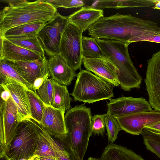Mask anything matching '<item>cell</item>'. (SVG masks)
I'll list each match as a JSON object with an SVG mask.
<instances>
[{"label":"cell","mask_w":160,"mask_h":160,"mask_svg":"<svg viewBox=\"0 0 160 160\" xmlns=\"http://www.w3.org/2000/svg\"><path fill=\"white\" fill-rule=\"evenodd\" d=\"M87 160H100V158H97L92 157H90Z\"/></svg>","instance_id":"41"},{"label":"cell","mask_w":160,"mask_h":160,"mask_svg":"<svg viewBox=\"0 0 160 160\" xmlns=\"http://www.w3.org/2000/svg\"><path fill=\"white\" fill-rule=\"evenodd\" d=\"M100 160H145L130 149L121 145L109 143L105 148Z\"/></svg>","instance_id":"20"},{"label":"cell","mask_w":160,"mask_h":160,"mask_svg":"<svg viewBox=\"0 0 160 160\" xmlns=\"http://www.w3.org/2000/svg\"><path fill=\"white\" fill-rule=\"evenodd\" d=\"M1 99L7 102L11 98V94L9 91L5 86L0 85Z\"/></svg>","instance_id":"35"},{"label":"cell","mask_w":160,"mask_h":160,"mask_svg":"<svg viewBox=\"0 0 160 160\" xmlns=\"http://www.w3.org/2000/svg\"><path fill=\"white\" fill-rule=\"evenodd\" d=\"M90 108L84 104L67 111L65 121L69 145L80 160H83L92 134Z\"/></svg>","instance_id":"4"},{"label":"cell","mask_w":160,"mask_h":160,"mask_svg":"<svg viewBox=\"0 0 160 160\" xmlns=\"http://www.w3.org/2000/svg\"><path fill=\"white\" fill-rule=\"evenodd\" d=\"M8 61L22 77L32 86L36 79L49 73L48 60L45 57L42 60Z\"/></svg>","instance_id":"15"},{"label":"cell","mask_w":160,"mask_h":160,"mask_svg":"<svg viewBox=\"0 0 160 160\" xmlns=\"http://www.w3.org/2000/svg\"><path fill=\"white\" fill-rule=\"evenodd\" d=\"M38 137L34 155H37L38 157H49L59 160L56 154L52 148L48 140L38 128Z\"/></svg>","instance_id":"28"},{"label":"cell","mask_w":160,"mask_h":160,"mask_svg":"<svg viewBox=\"0 0 160 160\" xmlns=\"http://www.w3.org/2000/svg\"><path fill=\"white\" fill-rule=\"evenodd\" d=\"M106 114H96L92 117V133L98 136L103 135L105 131L106 124L105 117Z\"/></svg>","instance_id":"31"},{"label":"cell","mask_w":160,"mask_h":160,"mask_svg":"<svg viewBox=\"0 0 160 160\" xmlns=\"http://www.w3.org/2000/svg\"><path fill=\"white\" fill-rule=\"evenodd\" d=\"M54 7L58 8H65L82 7L85 5L83 0H46Z\"/></svg>","instance_id":"32"},{"label":"cell","mask_w":160,"mask_h":160,"mask_svg":"<svg viewBox=\"0 0 160 160\" xmlns=\"http://www.w3.org/2000/svg\"><path fill=\"white\" fill-rule=\"evenodd\" d=\"M106 56L116 67L120 86L124 91L139 88L142 77L139 74L130 56L128 44L117 41L96 39Z\"/></svg>","instance_id":"3"},{"label":"cell","mask_w":160,"mask_h":160,"mask_svg":"<svg viewBox=\"0 0 160 160\" xmlns=\"http://www.w3.org/2000/svg\"><path fill=\"white\" fill-rule=\"evenodd\" d=\"M7 159V160H13L11 158L8 157L7 155L6 154L4 156ZM38 156L37 155H34L33 156H32V157L31 158L28 159H21L20 160H34L36 157H38Z\"/></svg>","instance_id":"38"},{"label":"cell","mask_w":160,"mask_h":160,"mask_svg":"<svg viewBox=\"0 0 160 160\" xmlns=\"http://www.w3.org/2000/svg\"><path fill=\"white\" fill-rule=\"evenodd\" d=\"M83 32L75 26L68 22L61 38L60 53L75 72L81 69L82 63V39Z\"/></svg>","instance_id":"8"},{"label":"cell","mask_w":160,"mask_h":160,"mask_svg":"<svg viewBox=\"0 0 160 160\" xmlns=\"http://www.w3.org/2000/svg\"><path fill=\"white\" fill-rule=\"evenodd\" d=\"M0 85L5 87L9 91L12 99L22 119L27 118L32 119L29 99L26 92L27 89L23 85L12 80L5 79L0 80Z\"/></svg>","instance_id":"16"},{"label":"cell","mask_w":160,"mask_h":160,"mask_svg":"<svg viewBox=\"0 0 160 160\" xmlns=\"http://www.w3.org/2000/svg\"><path fill=\"white\" fill-rule=\"evenodd\" d=\"M108 102V111L115 118L133 113L152 110L149 102L143 97H122Z\"/></svg>","instance_id":"12"},{"label":"cell","mask_w":160,"mask_h":160,"mask_svg":"<svg viewBox=\"0 0 160 160\" xmlns=\"http://www.w3.org/2000/svg\"><path fill=\"white\" fill-rule=\"evenodd\" d=\"M141 135L147 149L160 158V143L144 134Z\"/></svg>","instance_id":"33"},{"label":"cell","mask_w":160,"mask_h":160,"mask_svg":"<svg viewBox=\"0 0 160 160\" xmlns=\"http://www.w3.org/2000/svg\"><path fill=\"white\" fill-rule=\"evenodd\" d=\"M82 42L83 58L89 59L109 58L106 56L96 39L82 36Z\"/></svg>","instance_id":"25"},{"label":"cell","mask_w":160,"mask_h":160,"mask_svg":"<svg viewBox=\"0 0 160 160\" xmlns=\"http://www.w3.org/2000/svg\"><path fill=\"white\" fill-rule=\"evenodd\" d=\"M45 23L43 22H36L18 25L7 30L0 37L7 39L37 36L39 30Z\"/></svg>","instance_id":"22"},{"label":"cell","mask_w":160,"mask_h":160,"mask_svg":"<svg viewBox=\"0 0 160 160\" xmlns=\"http://www.w3.org/2000/svg\"><path fill=\"white\" fill-rule=\"evenodd\" d=\"M145 134L147 136L160 143V135L154 133L149 130L147 131Z\"/></svg>","instance_id":"37"},{"label":"cell","mask_w":160,"mask_h":160,"mask_svg":"<svg viewBox=\"0 0 160 160\" xmlns=\"http://www.w3.org/2000/svg\"><path fill=\"white\" fill-rule=\"evenodd\" d=\"M38 158L40 160H59L54 158L49 157H38Z\"/></svg>","instance_id":"40"},{"label":"cell","mask_w":160,"mask_h":160,"mask_svg":"<svg viewBox=\"0 0 160 160\" xmlns=\"http://www.w3.org/2000/svg\"><path fill=\"white\" fill-rule=\"evenodd\" d=\"M9 79L23 85L27 89L33 90L32 86L25 80L13 67L9 62L0 59V80Z\"/></svg>","instance_id":"24"},{"label":"cell","mask_w":160,"mask_h":160,"mask_svg":"<svg viewBox=\"0 0 160 160\" xmlns=\"http://www.w3.org/2000/svg\"><path fill=\"white\" fill-rule=\"evenodd\" d=\"M68 23L67 17L57 12L51 20L45 23L38 32L37 36L45 53L50 58L60 53L61 38Z\"/></svg>","instance_id":"9"},{"label":"cell","mask_w":160,"mask_h":160,"mask_svg":"<svg viewBox=\"0 0 160 160\" xmlns=\"http://www.w3.org/2000/svg\"><path fill=\"white\" fill-rule=\"evenodd\" d=\"M70 95L75 101L93 103L114 97L113 86L87 70L80 69Z\"/></svg>","instance_id":"5"},{"label":"cell","mask_w":160,"mask_h":160,"mask_svg":"<svg viewBox=\"0 0 160 160\" xmlns=\"http://www.w3.org/2000/svg\"><path fill=\"white\" fill-rule=\"evenodd\" d=\"M0 160H7V159L4 157L0 158Z\"/></svg>","instance_id":"42"},{"label":"cell","mask_w":160,"mask_h":160,"mask_svg":"<svg viewBox=\"0 0 160 160\" xmlns=\"http://www.w3.org/2000/svg\"><path fill=\"white\" fill-rule=\"evenodd\" d=\"M82 63L86 70L93 72L114 86L120 85L117 75L118 69L110 58H83Z\"/></svg>","instance_id":"14"},{"label":"cell","mask_w":160,"mask_h":160,"mask_svg":"<svg viewBox=\"0 0 160 160\" xmlns=\"http://www.w3.org/2000/svg\"><path fill=\"white\" fill-rule=\"evenodd\" d=\"M152 8L154 9L160 10V0H157L155 4L152 7Z\"/></svg>","instance_id":"39"},{"label":"cell","mask_w":160,"mask_h":160,"mask_svg":"<svg viewBox=\"0 0 160 160\" xmlns=\"http://www.w3.org/2000/svg\"><path fill=\"white\" fill-rule=\"evenodd\" d=\"M48 63L51 78L61 85H70L77 75L60 53L50 58Z\"/></svg>","instance_id":"17"},{"label":"cell","mask_w":160,"mask_h":160,"mask_svg":"<svg viewBox=\"0 0 160 160\" xmlns=\"http://www.w3.org/2000/svg\"><path fill=\"white\" fill-rule=\"evenodd\" d=\"M144 81L152 108L160 111V50L148 60Z\"/></svg>","instance_id":"10"},{"label":"cell","mask_w":160,"mask_h":160,"mask_svg":"<svg viewBox=\"0 0 160 160\" xmlns=\"http://www.w3.org/2000/svg\"><path fill=\"white\" fill-rule=\"evenodd\" d=\"M145 128L152 132L160 135V121Z\"/></svg>","instance_id":"36"},{"label":"cell","mask_w":160,"mask_h":160,"mask_svg":"<svg viewBox=\"0 0 160 160\" xmlns=\"http://www.w3.org/2000/svg\"><path fill=\"white\" fill-rule=\"evenodd\" d=\"M50 77L49 72L47 74L38 78L34 81L32 85L33 91L36 93L37 91L42 86L43 82Z\"/></svg>","instance_id":"34"},{"label":"cell","mask_w":160,"mask_h":160,"mask_svg":"<svg viewBox=\"0 0 160 160\" xmlns=\"http://www.w3.org/2000/svg\"><path fill=\"white\" fill-rule=\"evenodd\" d=\"M52 81L54 87L52 106L65 112L71 108L72 100L67 86L61 85L53 79Z\"/></svg>","instance_id":"23"},{"label":"cell","mask_w":160,"mask_h":160,"mask_svg":"<svg viewBox=\"0 0 160 160\" xmlns=\"http://www.w3.org/2000/svg\"><path fill=\"white\" fill-rule=\"evenodd\" d=\"M0 59L10 61L42 60L44 58L34 52L16 45L6 38L0 37Z\"/></svg>","instance_id":"18"},{"label":"cell","mask_w":160,"mask_h":160,"mask_svg":"<svg viewBox=\"0 0 160 160\" xmlns=\"http://www.w3.org/2000/svg\"><path fill=\"white\" fill-rule=\"evenodd\" d=\"M104 17L102 10L92 6H84L67 17L68 22L77 27L83 32L98 19Z\"/></svg>","instance_id":"19"},{"label":"cell","mask_w":160,"mask_h":160,"mask_svg":"<svg viewBox=\"0 0 160 160\" xmlns=\"http://www.w3.org/2000/svg\"><path fill=\"white\" fill-rule=\"evenodd\" d=\"M36 93L46 105L52 106L54 87L52 79H48L37 91Z\"/></svg>","instance_id":"30"},{"label":"cell","mask_w":160,"mask_h":160,"mask_svg":"<svg viewBox=\"0 0 160 160\" xmlns=\"http://www.w3.org/2000/svg\"><path fill=\"white\" fill-rule=\"evenodd\" d=\"M105 121L108 141L110 143H113L117 139L121 129L116 118L108 112L106 113Z\"/></svg>","instance_id":"29"},{"label":"cell","mask_w":160,"mask_h":160,"mask_svg":"<svg viewBox=\"0 0 160 160\" xmlns=\"http://www.w3.org/2000/svg\"><path fill=\"white\" fill-rule=\"evenodd\" d=\"M38 137L36 122L30 118L22 120L18 125L6 154L13 160L31 158L34 155Z\"/></svg>","instance_id":"6"},{"label":"cell","mask_w":160,"mask_h":160,"mask_svg":"<svg viewBox=\"0 0 160 160\" xmlns=\"http://www.w3.org/2000/svg\"><path fill=\"white\" fill-rule=\"evenodd\" d=\"M88 31V35L95 39L117 41L129 45L141 37L160 35L157 23L119 13L102 17Z\"/></svg>","instance_id":"1"},{"label":"cell","mask_w":160,"mask_h":160,"mask_svg":"<svg viewBox=\"0 0 160 160\" xmlns=\"http://www.w3.org/2000/svg\"><path fill=\"white\" fill-rule=\"evenodd\" d=\"M30 106V109L32 120L39 124L43 113L44 103L34 91L26 89Z\"/></svg>","instance_id":"27"},{"label":"cell","mask_w":160,"mask_h":160,"mask_svg":"<svg viewBox=\"0 0 160 160\" xmlns=\"http://www.w3.org/2000/svg\"><path fill=\"white\" fill-rule=\"evenodd\" d=\"M57 12V9L46 0H21L15 5L6 6L0 12V36L7 30L18 25L36 22L46 23Z\"/></svg>","instance_id":"2"},{"label":"cell","mask_w":160,"mask_h":160,"mask_svg":"<svg viewBox=\"0 0 160 160\" xmlns=\"http://www.w3.org/2000/svg\"><path fill=\"white\" fill-rule=\"evenodd\" d=\"M121 130L133 135L141 134L146 127L160 121V111L152 110L116 118Z\"/></svg>","instance_id":"11"},{"label":"cell","mask_w":160,"mask_h":160,"mask_svg":"<svg viewBox=\"0 0 160 160\" xmlns=\"http://www.w3.org/2000/svg\"><path fill=\"white\" fill-rule=\"evenodd\" d=\"M65 113V112L44 103L42 120L39 124L37 123L51 136L63 140L67 136Z\"/></svg>","instance_id":"13"},{"label":"cell","mask_w":160,"mask_h":160,"mask_svg":"<svg viewBox=\"0 0 160 160\" xmlns=\"http://www.w3.org/2000/svg\"><path fill=\"white\" fill-rule=\"evenodd\" d=\"M7 39L13 43L32 51L43 58L45 57L42 44L37 36Z\"/></svg>","instance_id":"26"},{"label":"cell","mask_w":160,"mask_h":160,"mask_svg":"<svg viewBox=\"0 0 160 160\" xmlns=\"http://www.w3.org/2000/svg\"><path fill=\"white\" fill-rule=\"evenodd\" d=\"M22 120L11 96L7 102L0 99V158L4 156Z\"/></svg>","instance_id":"7"},{"label":"cell","mask_w":160,"mask_h":160,"mask_svg":"<svg viewBox=\"0 0 160 160\" xmlns=\"http://www.w3.org/2000/svg\"><path fill=\"white\" fill-rule=\"evenodd\" d=\"M154 0H98L91 6L93 8L103 10L106 8H147L154 6Z\"/></svg>","instance_id":"21"}]
</instances>
